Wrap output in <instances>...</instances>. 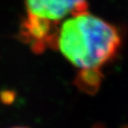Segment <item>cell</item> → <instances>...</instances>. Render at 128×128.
I'll return each mask as SVG.
<instances>
[{
    "instance_id": "3957f363",
    "label": "cell",
    "mask_w": 128,
    "mask_h": 128,
    "mask_svg": "<svg viewBox=\"0 0 128 128\" xmlns=\"http://www.w3.org/2000/svg\"><path fill=\"white\" fill-rule=\"evenodd\" d=\"M14 128H27V127H14Z\"/></svg>"
},
{
    "instance_id": "277c9868",
    "label": "cell",
    "mask_w": 128,
    "mask_h": 128,
    "mask_svg": "<svg viewBox=\"0 0 128 128\" xmlns=\"http://www.w3.org/2000/svg\"><path fill=\"white\" fill-rule=\"evenodd\" d=\"M124 128H128V125H126V126H125Z\"/></svg>"
},
{
    "instance_id": "7a4b0ae2",
    "label": "cell",
    "mask_w": 128,
    "mask_h": 128,
    "mask_svg": "<svg viewBox=\"0 0 128 128\" xmlns=\"http://www.w3.org/2000/svg\"><path fill=\"white\" fill-rule=\"evenodd\" d=\"M87 0H26L23 21L58 33L61 24L74 14L87 10Z\"/></svg>"
},
{
    "instance_id": "6da1fadb",
    "label": "cell",
    "mask_w": 128,
    "mask_h": 128,
    "mask_svg": "<svg viewBox=\"0 0 128 128\" xmlns=\"http://www.w3.org/2000/svg\"><path fill=\"white\" fill-rule=\"evenodd\" d=\"M120 44L116 27L86 10L61 24L56 48L81 72H100L116 56Z\"/></svg>"
}]
</instances>
